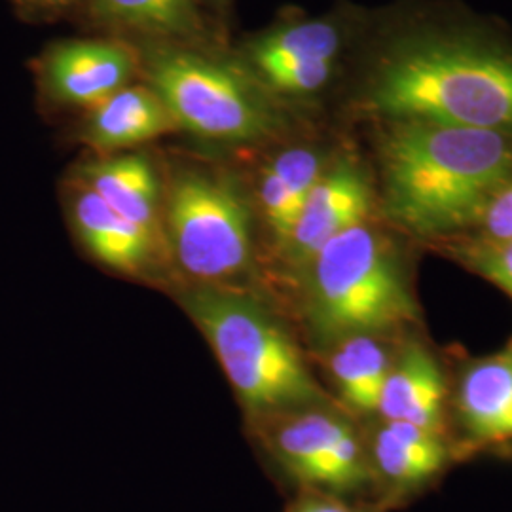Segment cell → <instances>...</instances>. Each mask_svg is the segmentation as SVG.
Segmentation results:
<instances>
[{
    "mask_svg": "<svg viewBox=\"0 0 512 512\" xmlns=\"http://www.w3.org/2000/svg\"><path fill=\"white\" fill-rule=\"evenodd\" d=\"M353 120H423L512 133V31L459 0L368 12L342 88Z\"/></svg>",
    "mask_w": 512,
    "mask_h": 512,
    "instance_id": "6da1fadb",
    "label": "cell"
},
{
    "mask_svg": "<svg viewBox=\"0 0 512 512\" xmlns=\"http://www.w3.org/2000/svg\"><path fill=\"white\" fill-rule=\"evenodd\" d=\"M378 215L408 238L469 236L512 179V133L423 120L370 122Z\"/></svg>",
    "mask_w": 512,
    "mask_h": 512,
    "instance_id": "7a4b0ae2",
    "label": "cell"
},
{
    "mask_svg": "<svg viewBox=\"0 0 512 512\" xmlns=\"http://www.w3.org/2000/svg\"><path fill=\"white\" fill-rule=\"evenodd\" d=\"M141 74L173 114L179 131L219 145L283 141L304 112L268 92L239 61L200 46H137Z\"/></svg>",
    "mask_w": 512,
    "mask_h": 512,
    "instance_id": "3957f363",
    "label": "cell"
},
{
    "mask_svg": "<svg viewBox=\"0 0 512 512\" xmlns=\"http://www.w3.org/2000/svg\"><path fill=\"white\" fill-rule=\"evenodd\" d=\"M389 230L380 215L359 222L330 239L300 270L306 319L321 342L418 323V304Z\"/></svg>",
    "mask_w": 512,
    "mask_h": 512,
    "instance_id": "277c9868",
    "label": "cell"
},
{
    "mask_svg": "<svg viewBox=\"0 0 512 512\" xmlns=\"http://www.w3.org/2000/svg\"><path fill=\"white\" fill-rule=\"evenodd\" d=\"M183 308L249 412L275 416L329 403L293 338L251 298L228 287L196 285L184 293Z\"/></svg>",
    "mask_w": 512,
    "mask_h": 512,
    "instance_id": "5b68a950",
    "label": "cell"
},
{
    "mask_svg": "<svg viewBox=\"0 0 512 512\" xmlns=\"http://www.w3.org/2000/svg\"><path fill=\"white\" fill-rule=\"evenodd\" d=\"M165 247L198 285L226 287L251 268L253 213L219 171L183 167L164 190Z\"/></svg>",
    "mask_w": 512,
    "mask_h": 512,
    "instance_id": "8992f818",
    "label": "cell"
},
{
    "mask_svg": "<svg viewBox=\"0 0 512 512\" xmlns=\"http://www.w3.org/2000/svg\"><path fill=\"white\" fill-rule=\"evenodd\" d=\"M368 12L342 6L325 16L293 14L241 46L239 61L285 105L308 112L342 92Z\"/></svg>",
    "mask_w": 512,
    "mask_h": 512,
    "instance_id": "52a82bcc",
    "label": "cell"
},
{
    "mask_svg": "<svg viewBox=\"0 0 512 512\" xmlns=\"http://www.w3.org/2000/svg\"><path fill=\"white\" fill-rule=\"evenodd\" d=\"M270 418L266 448L302 492L349 497L374 488L366 442L342 416L317 406Z\"/></svg>",
    "mask_w": 512,
    "mask_h": 512,
    "instance_id": "ba28073f",
    "label": "cell"
},
{
    "mask_svg": "<svg viewBox=\"0 0 512 512\" xmlns=\"http://www.w3.org/2000/svg\"><path fill=\"white\" fill-rule=\"evenodd\" d=\"M31 69L42 107L86 112L133 84L141 57L122 38H65L50 42Z\"/></svg>",
    "mask_w": 512,
    "mask_h": 512,
    "instance_id": "9c48e42d",
    "label": "cell"
},
{
    "mask_svg": "<svg viewBox=\"0 0 512 512\" xmlns=\"http://www.w3.org/2000/svg\"><path fill=\"white\" fill-rule=\"evenodd\" d=\"M372 217H378L376 179L353 148L338 147L313 186L279 256L291 272L300 274L330 239Z\"/></svg>",
    "mask_w": 512,
    "mask_h": 512,
    "instance_id": "30bf717a",
    "label": "cell"
},
{
    "mask_svg": "<svg viewBox=\"0 0 512 512\" xmlns=\"http://www.w3.org/2000/svg\"><path fill=\"white\" fill-rule=\"evenodd\" d=\"M366 450L385 511L433 484L454 458L444 435L404 421H382Z\"/></svg>",
    "mask_w": 512,
    "mask_h": 512,
    "instance_id": "8fae6325",
    "label": "cell"
},
{
    "mask_svg": "<svg viewBox=\"0 0 512 512\" xmlns=\"http://www.w3.org/2000/svg\"><path fill=\"white\" fill-rule=\"evenodd\" d=\"M334 152L336 148H325L317 141H291L277 148L258 169L256 211L277 253L291 236L294 222Z\"/></svg>",
    "mask_w": 512,
    "mask_h": 512,
    "instance_id": "7c38bea8",
    "label": "cell"
},
{
    "mask_svg": "<svg viewBox=\"0 0 512 512\" xmlns=\"http://www.w3.org/2000/svg\"><path fill=\"white\" fill-rule=\"evenodd\" d=\"M82 12L105 37L135 46L211 48L200 0H86Z\"/></svg>",
    "mask_w": 512,
    "mask_h": 512,
    "instance_id": "4fadbf2b",
    "label": "cell"
},
{
    "mask_svg": "<svg viewBox=\"0 0 512 512\" xmlns=\"http://www.w3.org/2000/svg\"><path fill=\"white\" fill-rule=\"evenodd\" d=\"M67 213L74 234L95 260L122 274H143L160 247L137 226L120 217L76 175L65 186Z\"/></svg>",
    "mask_w": 512,
    "mask_h": 512,
    "instance_id": "5bb4252c",
    "label": "cell"
},
{
    "mask_svg": "<svg viewBox=\"0 0 512 512\" xmlns=\"http://www.w3.org/2000/svg\"><path fill=\"white\" fill-rule=\"evenodd\" d=\"M179 131L173 114L147 82L129 84L84 112L78 139L103 156L143 147Z\"/></svg>",
    "mask_w": 512,
    "mask_h": 512,
    "instance_id": "9a60e30c",
    "label": "cell"
},
{
    "mask_svg": "<svg viewBox=\"0 0 512 512\" xmlns=\"http://www.w3.org/2000/svg\"><path fill=\"white\" fill-rule=\"evenodd\" d=\"M120 217L165 247L164 192L154 165L143 154H112L80 165L74 173Z\"/></svg>",
    "mask_w": 512,
    "mask_h": 512,
    "instance_id": "2e32d148",
    "label": "cell"
},
{
    "mask_svg": "<svg viewBox=\"0 0 512 512\" xmlns=\"http://www.w3.org/2000/svg\"><path fill=\"white\" fill-rule=\"evenodd\" d=\"M456 408L471 446L511 444L512 338L499 351L465 365Z\"/></svg>",
    "mask_w": 512,
    "mask_h": 512,
    "instance_id": "e0dca14e",
    "label": "cell"
},
{
    "mask_svg": "<svg viewBox=\"0 0 512 512\" xmlns=\"http://www.w3.org/2000/svg\"><path fill=\"white\" fill-rule=\"evenodd\" d=\"M444 403L439 361L420 342H408L393 357L376 414L382 421H404L444 435Z\"/></svg>",
    "mask_w": 512,
    "mask_h": 512,
    "instance_id": "ac0fdd59",
    "label": "cell"
},
{
    "mask_svg": "<svg viewBox=\"0 0 512 512\" xmlns=\"http://www.w3.org/2000/svg\"><path fill=\"white\" fill-rule=\"evenodd\" d=\"M330 346V378L338 397L359 414H376L395 353L380 334H353Z\"/></svg>",
    "mask_w": 512,
    "mask_h": 512,
    "instance_id": "d6986e66",
    "label": "cell"
},
{
    "mask_svg": "<svg viewBox=\"0 0 512 512\" xmlns=\"http://www.w3.org/2000/svg\"><path fill=\"white\" fill-rule=\"evenodd\" d=\"M439 245H444V251L459 264L488 279L512 298V238L490 241L463 236Z\"/></svg>",
    "mask_w": 512,
    "mask_h": 512,
    "instance_id": "ffe728a7",
    "label": "cell"
},
{
    "mask_svg": "<svg viewBox=\"0 0 512 512\" xmlns=\"http://www.w3.org/2000/svg\"><path fill=\"white\" fill-rule=\"evenodd\" d=\"M469 236L490 241L512 238V179L495 194L494 200Z\"/></svg>",
    "mask_w": 512,
    "mask_h": 512,
    "instance_id": "44dd1931",
    "label": "cell"
},
{
    "mask_svg": "<svg viewBox=\"0 0 512 512\" xmlns=\"http://www.w3.org/2000/svg\"><path fill=\"white\" fill-rule=\"evenodd\" d=\"M285 512H385V509L380 503H355L340 495L302 492Z\"/></svg>",
    "mask_w": 512,
    "mask_h": 512,
    "instance_id": "7402d4cb",
    "label": "cell"
},
{
    "mask_svg": "<svg viewBox=\"0 0 512 512\" xmlns=\"http://www.w3.org/2000/svg\"><path fill=\"white\" fill-rule=\"evenodd\" d=\"M86 0H10L19 18L29 23H54L82 12Z\"/></svg>",
    "mask_w": 512,
    "mask_h": 512,
    "instance_id": "603a6c76",
    "label": "cell"
}]
</instances>
